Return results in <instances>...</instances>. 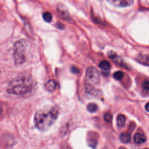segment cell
<instances>
[{"label":"cell","mask_w":149,"mask_h":149,"mask_svg":"<svg viewBox=\"0 0 149 149\" xmlns=\"http://www.w3.org/2000/svg\"><path fill=\"white\" fill-rule=\"evenodd\" d=\"M99 67L102 70H108L111 68V64L108 61L103 60L100 62Z\"/></svg>","instance_id":"7c38bea8"},{"label":"cell","mask_w":149,"mask_h":149,"mask_svg":"<svg viewBox=\"0 0 149 149\" xmlns=\"http://www.w3.org/2000/svg\"><path fill=\"white\" fill-rule=\"evenodd\" d=\"M85 90L88 94L91 95L95 96L98 95V91L90 84H87L85 85Z\"/></svg>","instance_id":"30bf717a"},{"label":"cell","mask_w":149,"mask_h":149,"mask_svg":"<svg viewBox=\"0 0 149 149\" xmlns=\"http://www.w3.org/2000/svg\"><path fill=\"white\" fill-rule=\"evenodd\" d=\"M144 149H149V148H144Z\"/></svg>","instance_id":"cb8c5ba5"},{"label":"cell","mask_w":149,"mask_h":149,"mask_svg":"<svg viewBox=\"0 0 149 149\" xmlns=\"http://www.w3.org/2000/svg\"><path fill=\"white\" fill-rule=\"evenodd\" d=\"M70 70H71V72L73 73H74V74H77V73H78L79 72V69L77 68H76V66H72L71 67Z\"/></svg>","instance_id":"ffe728a7"},{"label":"cell","mask_w":149,"mask_h":149,"mask_svg":"<svg viewBox=\"0 0 149 149\" xmlns=\"http://www.w3.org/2000/svg\"><path fill=\"white\" fill-rule=\"evenodd\" d=\"M59 113L60 109L59 107L56 105L40 109L34 115V123L35 126L40 130H47L56 121Z\"/></svg>","instance_id":"6da1fadb"},{"label":"cell","mask_w":149,"mask_h":149,"mask_svg":"<svg viewBox=\"0 0 149 149\" xmlns=\"http://www.w3.org/2000/svg\"><path fill=\"white\" fill-rule=\"evenodd\" d=\"M45 86L49 91H53L56 89V84L55 80L51 79L47 81V82L45 84Z\"/></svg>","instance_id":"9c48e42d"},{"label":"cell","mask_w":149,"mask_h":149,"mask_svg":"<svg viewBox=\"0 0 149 149\" xmlns=\"http://www.w3.org/2000/svg\"><path fill=\"white\" fill-rule=\"evenodd\" d=\"M56 26L58 28V29H63L64 28V26L61 23H57V24H56Z\"/></svg>","instance_id":"44dd1931"},{"label":"cell","mask_w":149,"mask_h":149,"mask_svg":"<svg viewBox=\"0 0 149 149\" xmlns=\"http://www.w3.org/2000/svg\"><path fill=\"white\" fill-rule=\"evenodd\" d=\"M104 119L106 122H111L112 119V115L110 113H106L104 115Z\"/></svg>","instance_id":"ac0fdd59"},{"label":"cell","mask_w":149,"mask_h":149,"mask_svg":"<svg viewBox=\"0 0 149 149\" xmlns=\"http://www.w3.org/2000/svg\"><path fill=\"white\" fill-rule=\"evenodd\" d=\"M58 12L59 14L65 19H67L69 17V14L67 11V10L65 8L64 6H62V5H60L59 8H58Z\"/></svg>","instance_id":"8fae6325"},{"label":"cell","mask_w":149,"mask_h":149,"mask_svg":"<svg viewBox=\"0 0 149 149\" xmlns=\"http://www.w3.org/2000/svg\"><path fill=\"white\" fill-rule=\"evenodd\" d=\"M126 121V118L125 115L122 114H119L117 116V124L118 126L120 127H122L125 125Z\"/></svg>","instance_id":"5bb4252c"},{"label":"cell","mask_w":149,"mask_h":149,"mask_svg":"<svg viewBox=\"0 0 149 149\" xmlns=\"http://www.w3.org/2000/svg\"><path fill=\"white\" fill-rule=\"evenodd\" d=\"M137 61L144 65L149 66V56L144 54H140L137 56Z\"/></svg>","instance_id":"ba28073f"},{"label":"cell","mask_w":149,"mask_h":149,"mask_svg":"<svg viewBox=\"0 0 149 149\" xmlns=\"http://www.w3.org/2000/svg\"><path fill=\"white\" fill-rule=\"evenodd\" d=\"M97 105L94 103H90L88 104L87 107V109L90 112H95L97 110Z\"/></svg>","instance_id":"2e32d148"},{"label":"cell","mask_w":149,"mask_h":149,"mask_svg":"<svg viewBox=\"0 0 149 149\" xmlns=\"http://www.w3.org/2000/svg\"><path fill=\"white\" fill-rule=\"evenodd\" d=\"M145 109L147 111L149 112V102L147 104H146V105L145 106Z\"/></svg>","instance_id":"7402d4cb"},{"label":"cell","mask_w":149,"mask_h":149,"mask_svg":"<svg viewBox=\"0 0 149 149\" xmlns=\"http://www.w3.org/2000/svg\"><path fill=\"white\" fill-rule=\"evenodd\" d=\"M124 74L122 71H117L115 72L113 74V77L114 79H115L117 80H121L123 77Z\"/></svg>","instance_id":"e0dca14e"},{"label":"cell","mask_w":149,"mask_h":149,"mask_svg":"<svg viewBox=\"0 0 149 149\" xmlns=\"http://www.w3.org/2000/svg\"><path fill=\"white\" fill-rule=\"evenodd\" d=\"M108 2L118 7H126L133 3V1L132 0H111Z\"/></svg>","instance_id":"5b68a950"},{"label":"cell","mask_w":149,"mask_h":149,"mask_svg":"<svg viewBox=\"0 0 149 149\" xmlns=\"http://www.w3.org/2000/svg\"><path fill=\"white\" fill-rule=\"evenodd\" d=\"M34 85V80L30 75L22 73L10 80L7 87V91L10 94L23 95L30 93Z\"/></svg>","instance_id":"7a4b0ae2"},{"label":"cell","mask_w":149,"mask_h":149,"mask_svg":"<svg viewBox=\"0 0 149 149\" xmlns=\"http://www.w3.org/2000/svg\"><path fill=\"white\" fill-rule=\"evenodd\" d=\"M142 87L144 90H149V81L148 80L144 81L142 84Z\"/></svg>","instance_id":"d6986e66"},{"label":"cell","mask_w":149,"mask_h":149,"mask_svg":"<svg viewBox=\"0 0 149 149\" xmlns=\"http://www.w3.org/2000/svg\"><path fill=\"white\" fill-rule=\"evenodd\" d=\"M108 55L110 59H111L113 62H115L116 64L118 65L119 66L125 67V64L124 63L123 60L118 56L113 51H111L108 53Z\"/></svg>","instance_id":"8992f818"},{"label":"cell","mask_w":149,"mask_h":149,"mask_svg":"<svg viewBox=\"0 0 149 149\" xmlns=\"http://www.w3.org/2000/svg\"><path fill=\"white\" fill-rule=\"evenodd\" d=\"M130 135L127 133H122L120 135V140L122 143H128L130 142Z\"/></svg>","instance_id":"4fadbf2b"},{"label":"cell","mask_w":149,"mask_h":149,"mask_svg":"<svg viewBox=\"0 0 149 149\" xmlns=\"http://www.w3.org/2000/svg\"><path fill=\"white\" fill-rule=\"evenodd\" d=\"M42 18L45 22H50L52 19V15L49 12L47 11L42 14Z\"/></svg>","instance_id":"9a60e30c"},{"label":"cell","mask_w":149,"mask_h":149,"mask_svg":"<svg viewBox=\"0 0 149 149\" xmlns=\"http://www.w3.org/2000/svg\"><path fill=\"white\" fill-rule=\"evenodd\" d=\"M86 79L89 83L97 84L100 81V75L98 70L94 67H89L86 72Z\"/></svg>","instance_id":"277c9868"},{"label":"cell","mask_w":149,"mask_h":149,"mask_svg":"<svg viewBox=\"0 0 149 149\" xmlns=\"http://www.w3.org/2000/svg\"><path fill=\"white\" fill-rule=\"evenodd\" d=\"M27 46V41L22 39L16 41L13 45V58L17 65L22 64L26 60V51Z\"/></svg>","instance_id":"3957f363"},{"label":"cell","mask_w":149,"mask_h":149,"mask_svg":"<svg viewBox=\"0 0 149 149\" xmlns=\"http://www.w3.org/2000/svg\"><path fill=\"white\" fill-rule=\"evenodd\" d=\"M118 149H126L125 147H120V148H119Z\"/></svg>","instance_id":"603a6c76"},{"label":"cell","mask_w":149,"mask_h":149,"mask_svg":"<svg viewBox=\"0 0 149 149\" xmlns=\"http://www.w3.org/2000/svg\"><path fill=\"white\" fill-rule=\"evenodd\" d=\"M134 141L136 144H142L146 141V136L143 133H136L134 136Z\"/></svg>","instance_id":"52a82bcc"}]
</instances>
